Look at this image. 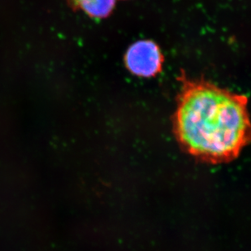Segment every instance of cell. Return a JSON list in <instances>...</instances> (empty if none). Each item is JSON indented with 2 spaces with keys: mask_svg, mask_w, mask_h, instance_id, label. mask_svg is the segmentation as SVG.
Segmentation results:
<instances>
[{
  "mask_svg": "<svg viewBox=\"0 0 251 251\" xmlns=\"http://www.w3.org/2000/svg\"><path fill=\"white\" fill-rule=\"evenodd\" d=\"M70 2L90 17L104 18L112 12L116 0H70Z\"/></svg>",
  "mask_w": 251,
  "mask_h": 251,
  "instance_id": "3957f363",
  "label": "cell"
},
{
  "mask_svg": "<svg viewBox=\"0 0 251 251\" xmlns=\"http://www.w3.org/2000/svg\"><path fill=\"white\" fill-rule=\"evenodd\" d=\"M181 81L173 121L181 147L210 164L237 158L251 135L247 96L205 80Z\"/></svg>",
  "mask_w": 251,
  "mask_h": 251,
  "instance_id": "6da1fadb",
  "label": "cell"
},
{
  "mask_svg": "<svg viewBox=\"0 0 251 251\" xmlns=\"http://www.w3.org/2000/svg\"><path fill=\"white\" fill-rule=\"evenodd\" d=\"M164 58L159 47L152 41H139L128 48L126 63L137 76L151 77L161 71Z\"/></svg>",
  "mask_w": 251,
  "mask_h": 251,
  "instance_id": "7a4b0ae2",
  "label": "cell"
}]
</instances>
